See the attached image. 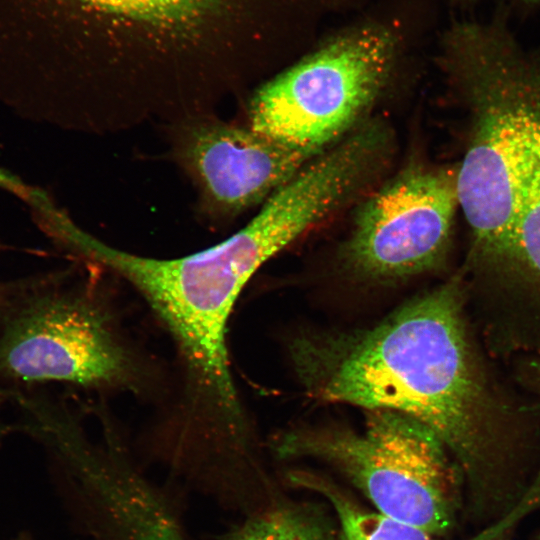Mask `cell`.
<instances>
[{"label":"cell","instance_id":"cell-15","mask_svg":"<svg viewBox=\"0 0 540 540\" xmlns=\"http://www.w3.org/2000/svg\"><path fill=\"white\" fill-rule=\"evenodd\" d=\"M525 2H530V3H538L540 2V0H523Z\"/></svg>","mask_w":540,"mask_h":540},{"label":"cell","instance_id":"cell-14","mask_svg":"<svg viewBox=\"0 0 540 540\" xmlns=\"http://www.w3.org/2000/svg\"><path fill=\"white\" fill-rule=\"evenodd\" d=\"M30 279L25 278L17 281L0 282V308L22 291L28 285Z\"/></svg>","mask_w":540,"mask_h":540},{"label":"cell","instance_id":"cell-6","mask_svg":"<svg viewBox=\"0 0 540 540\" xmlns=\"http://www.w3.org/2000/svg\"><path fill=\"white\" fill-rule=\"evenodd\" d=\"M69 272L31 278L0 308V394L65 383L142 394L155 377L114 309Z\"/></svg>","mask_w":540,"mask_h":540},{"label":"cell","instance_id":"cell-13","mask_svg":"<svg viewBox=\"0 0 540 540\" xmlns=\"http://www.w3.org/2000/svg\"><path fill=\"white\" fill-rule=\"evenodd\" d=\"M520 372L525 382L540 394V357L525 360L520 367Z\"/></svg>","mask_w":540,"mask_h":540},{"label":"cell","instance_id":"cell-11","mask_svg":"<svg viewBox=\"0 0 540 540\" xmlns=\"http://www.w3.org/2000/svg\"><path fill=\"white\" fill-rule=\"evenodd\" d=\"M90 534L95 540H186L174 509L147 479L109 493L94 514Z\"/></svg>","mask_w":540,"mask_h":540},{"label":"cell","instance_id":"cell-3","mask_svg":"<svg viewBox=\"0 0 540 540\" xmlns=\"http://www.w3.org/2000/svg\"><path fill=\"white\" fill-rule=\"evenodd\" d=\"M61 247L91 268L130 284L171 336L180 362L179 395L161 424L177 445L218 453L250 431L232 377L228 323L253 274L283 249L275 230L254 216L225 240L176 258L139 255L70 223Z\"/></svg>","mask_w":540,"mask_h":540},{"label":"cell","instance_id":"cell-4","mask_svg":"<svg viewBox=\"0 0 540 540\" xmlns=\"http://www.w3.org/2000/svg\"><path fill=\"white\" fill-rule=\"evenodd\" d=\"M470 116L457 196L467 278L540 295V51L507 43L459 85Z\"/></svg>","mask_w":540,"mask_h":540},{"label":"cell","instance_id":"cell-8","mask_svg":"<svg viewBox=\"0 0 540 540\" xmlns=\"http://www.w3.org/2000/svg\"><path fill=\"white\" fill-rule=\"evenodd\" d=\"M170 160L196 193V214L221 228L263 204L323 150L268 138L216 112L186 116L159 126Z\"/></svg>","mask_w":540,"mask_h":540},{"label":"cell","instance_id":"cell-9","mask_svg":"<svg viewBox=\"0 0 540 540\" xmlns=\"http://www.w3.org/2000/svg\"><path fill=\"white\" fill-rule=\"evenodd\" d=\"M457 206V166L409 165L359 207L344 245L348 267L378 281L439 268L450 249Z\"/></svg>","mask_w":540,"mask_h":540},{"label":"cell","instance_id":"cell-12","mask_svg":"<svg viewBox=\"0 0 540 540\" xmlns=\"http://www.w3.org/2000/svg\"><path fill=\"white\" fill-rule=\"evenodd\" d=\"M223 540H337V533L314 507L275 505L248 515Z\"/></svg>","mask_w":540,"mask_h":540},{"label":"cell","instance_id":"cell-10","mask_svg":"<svg viewBox=\"0 0 540 540\" xmlns=\"http://www.w3.org/2000/svg\"><path fill=\"white\" fill-rule=\"evenodd\" d=\"M291 483L323 495L339 524L337 540H437L436 536L406 522L361 507L329 480L303 471L289 474ZM540 507V488L530 487L496 522L468 540H507L528 514Z\"/></svg>","mask_w":540,"mask_h":540},{"label":"cell","instance_id":"cell-2","mask_svg":"<svg viewBox=\"0 0 540 540\" xmlns=\"http://www.w3.org/2000/svg\"><path fill=\"white\" fill-rule=\"evenodd\" d=\"M461 275L371 328L296 337L295 374L318 400L410 416L442 441L473 503L504 497L534 438L536 411L510 395L487 364L466 317Z\"/></svg>","mask_w":540,"mask_h":540},{"label":"cell","instance_id":"cell-5","mask_svg":"<svg viewBox=\"0 0 540 540\" xmlns=\"http://www.w3.org/2000/svg\"><path fill=\"white\" fill-rule=\"evenodd\" d=\"M429 0H373L328 27L291 65L259 85L252 130L323 150L354 127L410 60L430 28Z\"/></svg>","mask_w":540,"mask_h":540},{"label":"cell","instance_id":"cell-7","mask_svg":"<svg viewBox=\"0 0 540 540\" xmlns=\"http://www.w3.org/2000/svg\"><path fill=\"white\" fill-rule=\"evenodd\" d=\"M275 451L331 464L376 511L436 537L455 524L462 471L434 432L410 416L372 410L362 431L292 430L278 439Z\"/></svg>","mask_w":540,"mask_h":540},{"label":"cell","instance_id":"cell-1","mask_svg":"<svg viewBox=\"0 0 540 540\" xmlns=\"http://www.w3.org/2000/svg\"><path fill=\"white\" fill-rule=\"evenodd\" d=\"M316 0H0V65L43 80L92 135L216 112L309 34Z\"/></svg>","mask_w":540,"mask_h":540}]
</instances>
